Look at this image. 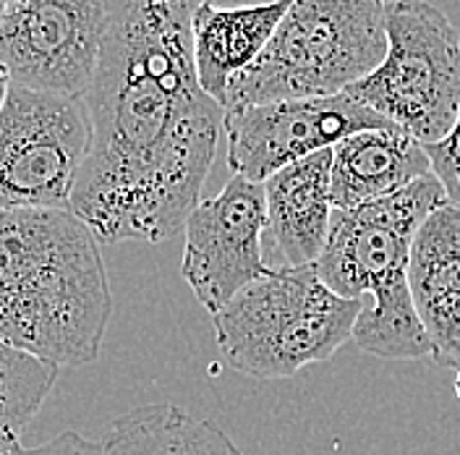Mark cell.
<instances>
[{
    "instance_id": "cell-1",
    "label": "cell",
    "mask_w": 460,
    "mask_h": 455,
    "mask_svg": "<svg viewBox=\"0 0 460 455\" xmlns=\"http://www.w3.org/2000/svg\"><path fill=\"white\" fill-rule=\"evenodd\" d=\"M201 0H108L86 86L89 147L68 210L97 244H160L183 230L215 163L226 108L197 79Z\"/></svg>"
},
{
    "instance_id": "cell-2",
    "label": "cell",
    "mask_w": 460,
    "mask_h": 455,
    "mask_svg": "<svg viewBox=\"0 0 460 455\" xmlns=\"http://www.w3.org/2000/svg\"><path fill=\"white\" fill-rule=\"evenodd\" d=\"M111 314L100 244L71 210H0V343L56 370L89 367Z\"/></svg>"
},
{
    "instance_id": "cell-3",
    "label": "cell",
    "mask_w": 460,
    "mask_h": 455,
    "mask_svg": "<svg viewBox=\"0 0 460 455\" xmlns=\"http://www.w3.org/2000/svg\"><path fill=\"white\" fill-rule=\"evenodd\" d=\"M447 204L434 173L353 210H332L316 278L332 293L361 301L353 338L385 361L429 359V341L411 299V246L437 207Z\"/></svg>"
},
{
    "instance_id": "cell-4",
    "label": "cell",
    "mask_w": 460,
    "mask_h": 455,
    "mask_svg": "<svg viewBox=\"0 0 460 455\" xmlns=\"http://www.w3.org/2000/svg\"><path fill=\"white\" fill-rule=\"evenodd\" d=\"M387 0H290L259 58L230 79L223 108L341 94L387 50Z\"/></svg>"
},
{
    "instance_id": "cell-5",
    "label": "cell",
    "mask_w": 460,
    "mask_h": 455,
    "mask_svg": "<svg viewBox=\"0 0 460 455\" xmlns=\"http://www.w3.org/2000/svg\"><path fill=\"white\" fill-rule=\"evenodd\" d=\"M361 301L332 293L314 264L270 270L212 314L217 348L252 379H288L353 338Z\"/></svg>"
},
{
    "instance_id": "cell-6",
    "label": "cell",
    "mask_w": 460,
    "mask_h": 455,
    "mask_svg": "<svg viewBox=\"0 0 460 455\" xmlns=\"http://www.w3.org/2000/svg\"><path fill=\"white\" fill-rule=\"evenodd\" d=\"M387 50L369 76L345 89L424 147L442 142L460 113V37L427 0H387Z\"/></svg>"
},
{
    "instance_id": "cell-7",
    "label": "cell",
    "mask_w": 460,
    "mask_h": 455,
    "mask_svg": "<svg viewBox=\"0 0 460 455\" xmlns=\"http://www.w3.org/2000/svg\"><path fill=\"white\" fill-rule=\"evenodd\" d=\"M86 147L82 100L11 86L0 111V210H68Z\"/></svg>"
},
{
    "instance_id": "cell-8",
    "label": "cell",
    "mask_w": 460,
    "mask_h": 455,
    "mask_svg": "<svg viewBox=\"0 0 460 455\" xmlns=\"http://www.w3.org/2000/svg\"><path fill=\"white\" fill-rule=\"evenodd\" d=\"M108 27V0L8 3L0 22V63L11 86L82 100Z\"/></svg>"
},
{
    "instance_id": "cell-9",
    "label": "cell",
    "mask_w": 460,
    "mask_h": 455,
    "mask_svg": "<svg viewBox=\"0 0 460 455\" xmlns=\"http://www.w3.org/2000/svg\"><path fill=\"white\" fill-rule=\"evenodd\" d=\"M367 129H390V123L345 92L233 108L223 120L230 171L254 183Z\"/></svg>"
},
{
    "instance_id": "cell-10",
    "label": "cell",
    "mask_w": 460,
    "mask_h": 455,
    "mask_svg": "<svg viewBox=\"0 0 460 455\" xmlns=\"http://www.w3.org/2000/svg\"><path fill=\"white\" fill-rule=\"evenodd\" d=\"M264 228V189L243 175H230L215 197L189 212L181 275L209 314L272 270L261 254Z\"/></svg>"
},
{
    "instance_id": "cell-11",
    "label": "cell",
    "mask_w": 460,
    "mask_h": 455,
    "mask_svg": "<svg viewBox=\"0 0 460 455\" xmlns=\"http://www.w3.org/2000/svg\"><path fill=\"white\" fill-rule=\"evenodd\" d=\"M408 285L429 359L442 370H460V207L442 204L419 228Z\"/></svg>"
},
{
    "instance_id": "cell-12",
    "label": "cell",
    "mask_w": 460,
    "mask_h": 455,
    "mask_svg": "<svg viewBox=\"0 0 460 455\" xmlns=\"http://www.w3.org/2000/svg\"><path fill=\"white\" fill-rule=\"evenodd\" d=\"M330 165L332 149H322L261 183L267 207L264 238L270 241L267 264L272 270L309 267L322 254L332 218Z\"/></svg>"
},
{
    "instance_id": "cell-13",
    "label": "cell",
    "mask_w": 460,
    "mask_h": 455,
    "mask_svg": "<svg viewBox=\"0 0 460 455\" xmlns=\"http://www.w3.org/2000/svg\"><path fill=\"white\" fill-rule=\"evenodd\" d=\"M431 173L427 147L398 129H367L332 147L330 201L353 210L385 200Z\"/></svg>"
},
{
    "instance_id": "cell-14",
    "label": "cell",
    "mask_w": 460,
    "mask_h": 455,
    "mask_svg": "<svg viewBox=\"0 0 460 455\" xmlns=\"http://www.w3.org/2000/svg\"><path fill=\"white\" fill-rule=\"evenodd\" d=\"M290 0L217 8L201 0L191 16V50L201 89L226 103L230 79L249 68L286 16Z\"/></svg>"
},
{
    "instance_id": "cell-15",
    "label": "cell",
    "mask_w": 460,
    "mask_h": 455,
    "mask_svg": "<svg viewBox=\"0 0 460 455\" xmlns=\"http://www.w3.org/2000/svg\"><path fill=\"white\" fill-rule=\"evenodd\" d=\"M102 455H243L220 427L194 419L172 403H155L118 416Z\"/></svg>"
},
{
    "instance_id": "cell-16",
    "label": "cell",
    "mask_w": 460,
    "mask_h": 455,
    "mask_svg": "<svg viewBox=\"0 0 460 455\" xmlns=\"http://www.w3.org/2000/svg\"><path fill=\"white\" fill-rule=\"evenodd\" d=\"M56 379V367L0 343V455L22 445Z\"/></svg>"
},
{
    "instance_id": "cell-17",
    "label": "cell",
    "mask_w": 460,
    "mask_h": 455,
    "mask_svg": "<svg viewBox=\"0 0 460 455\" xmlns=\"http://www.w3.org/2000/svg\"><path fill=\"white\" fill-rule=\"evenodd\" d=\"M431 173L439 181L445 200L453 207H460V113L456 126L442 142L427 147Z\"/></svg>"
},
{
    "instance_id": "cell-18",
    "label": "cell",
    "mask_w": 460,
    "mask_h": 455,
    "mask_svg": "<svg viewBox=\"0 0 460 455\" xmlns=\"http://www.w3.org/2000/svg\"><path fill=\"white\" fill-rule=\"evenodd\" d=\"M8 455H102V442H92L79 432H60L50 442L37 445V448H24L19 445Z\"/></svg>"
},
{
    "instance_id": "cell-19",
    "label": "cell",
    "mask_w": 460,
    "mask_h": 455,
    "mask_svg": "<svg viewBox=\"0 0 460 455\" xmlns=\"http://www.w3.org/2000/svg\"><path fill=\"white\" fill-rule=\"evenodd\" d=\"M209 5L217 8H238V5H267V3H278V0H207Z\"/></svg>"
},
{
    "instance_id": "cell-20",
    "label": "cell",
    "mask_w": 460,
    "mask_h": 455,
    "mask_svg": "<svg viewBox=\"0 0 460 455\" xmlns=\"http://www.w3.org/2000/svg\"><path fill=\"white\" fill-rule=\"evenodd\" d=\"M8 92H11V76H8L5 66L0 63V111H3V105H5V97H8Z\"/></svg>"
},
{
    "instance_id": "cell-21",
    "label": "cell",
    "mask_w": 460,
    "mask_h": 455,
    "mask_svg": "<svg viewBox=\"0 0 460 455\" xmlns=\"http://www.w3.org/2000/svg\"><path fill=\"white\" fill-rule=\"evenodd\" d=\"M5 8H8V0H0V22H3V16H5Z\"/></svg>"
},
{
    "instance_id": "cell-22",
    "label": "cell",
    "mask_w": 460,
    "mask_h": 455,
    "mask_svg": "<svg viewBox=\"0 0 460 455\" xmlns=\"http://www.w3.org/2000/svg\"><path fill=\"white\" fill-rule=\"evenodd\" d=\"M456 396H458V400H460V370H458V374H456Z\"/></svg>"
},
{
    "instance_id": "cell-23",
    "label": "cell",
    "mask_w": 460,
    "mask_h": 455,
    "mask_svg": "<svg viewBox=\"0 0 460 455\" xmlns=\"http://www.w3.org/2000/svg\"><path fill=\"white\" fill-rule=\"evenodd\" d=\"M8 3H22V0H8Z\"/></svg>"
}]
</instances>
